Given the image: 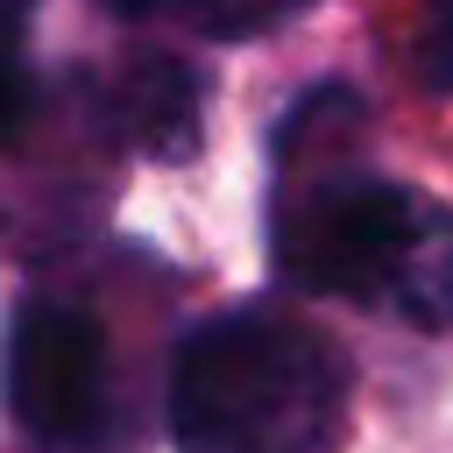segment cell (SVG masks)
<instances>
[{
	"mask_svg": "<svg viewBox=\"0 0 453 453\" xmlns=\"http://www.w3.org/2000/svg\"><path fill=\"white\" fill-rule=\"evenodd\" d=\"M0 7H21V0H0Z\"/></svg>",
	"mask_w": 453,
	"mask_h": 453,
	"instance_id": "cell-7",
	"label": "cell"
},
{
	"mask_svg": "<svg viewBox=\"0 0 453 453\" xmlns=\"http://www.w3.org/2000/svg\"><path fill=\"white\" fill-rule=\"evenodd\" d=\"M361 99L319 85L276 127V269L311 297H354L403 326H453V205L354 156Z\"/></svg>",
	"mask_w": 453,
	"mask_h": 453,
	"instance_id": "cell-1",
	"label": "cell"
},
{
	"mask_svg": "<svg viewBox=\"0 0 453 453\" xmlns=\"http://www.w3.org/2000/svg\"><path fill=\"white\" fill-rule=\"evenodd\" d=\"M120 134L149 156H191L198 149V78L177 57H134L113 85Z\"/></svg>",
	"mask_w": 453,
	"mask_h": 453,
	"instance_id": "cell-4",
	"label": "cell"
},
{
	"mask_svg": "<svg viewBox=\"0 0 453 453\" xmlns=\"http://www.w3.org/2000/svg\"><path fill=\"white\" fill-rule=\"evenodd\" d=\"M7 411L42 446H85L106 411V333L71 297H21L7 319Z\"/></svg>",
	"mask_w": 453,
	"mask_h": 453,
	"instance_id": "cell-3",
	"label": "cell"
},
{
	"mask_svg": "<svg viewBox=\"0 0 453 453\" xmlns=\"http://www.w3.org/2000/svg\"><path fill=\"white\" fill-rule=\"evenodd\" d=\"M411 64H418L425 92H453V0H418Z\"/></svg>",
	"mask_w": 453,
	"mask_h": 453,
	"instance_id": "cell-6",
	"label": "cell"
},
{
	"mask_svg": "<svg viewBox=\"0 0 453 453\" xmlns=\"http://www.w3.org/2000/svg\"><path fill=\"white\" fill-rule=\"evenodd\" d=\"M177 453H333L347 432V354L304 311L234 304L170 354Z\"/></svg>",
	"mask_w": 453,
	"mask_h": 453,
	"instance_id": "cell-2",
	"label": "cell"
},
{
	"mask_svg": "<svg viewBox=\"0 0 453 453\" xmlns=\"http://www.w3.org/2000/svg\"><path fill=\"white\" fill-rule=\"evenodd\" d=\"M113 14H134V21H191L205 35H255L269 14L297 7V0H106Z\"/></svg>",
	"mask_w": 453,
	"mask_h": 453,
	"instance_id": "cell-5",
	"label": "cell"
}]
</instances>
